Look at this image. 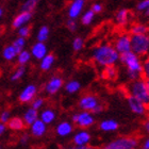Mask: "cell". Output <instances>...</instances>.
<instances>
[{"label":"cell","mask_w":149,"mask_h":149,"mask_svg":"<svg viewBox=\"0 0 149 149\" xmlns=\"http://www.w3.org/2000/svg\"><path fill=\"white\" fill-rule=\"evenodd\" d=\"M29 141V135L28 134H24L22 137H20V143L22 144V145H25V144L28 143Z\"/></svg>","instance_id":"cell-42"},{"label":"cell","mask_w":149,"mask_h":149,"mask_svg":"<svg viewBox=\"0 0 149 149\" xmlns=\"http://www.w3.org/2000/svg\"><path fill=\"white\" fill-rule=\"evenodd\" d=\"M148 32V27L142 24H136L131 27V33L132 35H146Z\"/></svg>","instance_id":"cell-23"},{"label":"cell","mask_w":149,"mask_h":149,"mask_svg":"<svg viewBox=\"0 0 149 149\" xmlns=\"http://www.w3.org/2000/svg\"><path fill=\"white\" fill-rule=\"evenodd\" d=\"M119 60L127 66L128 72L136 74L139 76H141V74L143 72V66H142V63H141L139 56H135L132 51L119 54Z\"/></svg>","instance_id":"cell-3"},{"label":"cell","mask_w":149,"mask_h":149,"mask_svg":"<svg viewBox=\"0 0 149 149\" xmlns=\"http://www.w3.org/2000/svg\"><path fill=\"white\" fill-rule=\"evenodd\" d=\"M84 3L85 2H84L83 0H74V1H72L70 6H69V9H68L69 18L74 19L80 15L81 12H82V10H83Z\"/></svg>","instance_id":"cell-13"},{"label":"cell","mask_w":149,"mask_h":149,"mask_svg":"<svg viewBox=\"0 0 149 149\" xmlns=\"http://www.w3.org/2000/svg\"><path fill=\"white\" fill-rule=\"evenodd\" d=\"M130 92L131 96L135 97L139 100H141L143 103L148 104L149 101V85L145 79H139L133 81L130 84Z\"/></svg>","instance_id":"cell-2"},{"label":"cell","mask_w":149,"mask_h":149,"mask_svg":"<svg viewBox=\"0 0 149 149\" xmlns=\"http://www.w3.org/2000/svg\"><path fill=\"white\" fill-rule=\"evenodd\" d=\"M100 129L106 132H110V131H115L118 129V123L113 119H106L100 123Z\"/></svg>","instance_id":"cell-21"},{"label":"cell","mask_w":149,"mask_h":149,"mask_svg":"<svg viewBox=\"0 0 149 149\" xmlns=\"http://www.w3.org/2000/svg\"><path fill=\"white\" fill-rule=\"evenodd\" d=\"M128 15H129V11L127 9H120L116 14V22L119 25H125L128 22Z\"/></svg>","instance_id":"cell-24"},{"label":"cell","mask_w":149,"mask_h":149,"mask_svg":"<svg viewBox=\"0 0 149 149\" xmlns=\"http://www.w3.org/2000/svg\"><path fill=\"white\" fill-rule=\"evenodd\" d=\"M31 18H32V13H28V12L19 13L18 15L14 18V20H13V22H12L13 28L19 29V28H22V27H25L26 24L30 22Z\"/></svg>","instance_id":"cell-12"},{"label":"cell","mask_w":149,"mask_h":149,"mask_svg":"<svg viewBox=\"0 0 149 149\" xmlns=\"http://www.w3.org/2000/svg\"><path fill=\"white\" fill-rule=\"evenodd\" d=\"M99 104L98 99L94 95H85L79 101V108L84 112H92Z\"/></svg>","instance_id":"cell-8"},{"label":"cell","mask_w":149,"mask_h":149,"mask_svg":"<svg viewBox=\"0 0 149 149\" xmlns=\"http://www.w3.org/2000/svg\"><path fill=\"white\" fill-rule=\"evenodd\" d=\"M30 127H31V134L35 137H42L47 131L46 125L44 124L40 119H37Z\"/></svg>","instance_id":"cell-15"},{"label":"cell","mask_w":149,"mask_h":149,"mask_svg":"<svg viewBox=\"0 0 149 149\" xmlns=\"http://www.w3.org/2000/svg\"><path fill=\"white\" fill-rule=\"evenodd\" d=\"M63 85V79L60 77H52L48 82L46 83L45 90L48 94L53 95V94L58 93L60 91V88Z\"/></svg>","instance_id":"cell-11"},{"label":"cell","mask_w":149,"mask_h":149,"mask_svg":"<svg viewBox=\"0 0 149 149\" xmlns=\"http://www.w3.org/2000/svg\"><path fill=\"white\" fill-rule=\"evenodd\" d=\"M6 124H8V127H9L11 130H14V131L22 130L26 126L24 120H22V118H20V117L10 118L9 121H8Z\"/></svg>","instance_id":"cell-19"},{"label":"cell","mask_w":149,"mask_h":149,"mask_svg":"<svg viewBox=\"0 0 149 149\" xmlns=\"http://www.w3.org/2000/svg\"><path fill=\"white\" fill-rule=\"evenodd\" d=\"M94 15H95V14L93 13V11H92V10H88L87 12H85L83 14L82 18H81V22H82L83 25H85V26L90 25L91 22H93Z\"/></svg>","instance_id":"cell-32"},{"label":"cell","mask_w":149,"mask_h":149,"mask_svg":"<svg viewBox=\"0 0 149 149\" xmlns=\"http://www.w3.org/2000/svg\"><path fill=\"white\" fill-rule=\"evenodd\" d=\"M37 1L35 0H28L26 1L22 6V12H28V13H32V11L35 9L36 6Z\"/></svg>","instance_id":"cell-31"},{"label":"cell","mask_w":149,"mask_h":149,"mask_svg":"<svg viewBox=\"0 0 149 149\" xmlns=\"http://www.w3.org/2000/svg\"><path fill=\"white\" fill-rule=\"evenodd\" d=\"M139 145V141L136 137L132 136H121L116 140L112 141L102 149H135Z\"/></svg>","instance_id":"cell-5"},{"label":"cell","mask_w":149,"mask_h":149,"mask_svg":"<svg viewBox=\"0 0 149 149\" xmlns=\"http://www.w3.org/2000/svg\"><path fill=\"white\" fill-rule=\"evenodd\" d=\"M143 149H149V140L148 139L145 141V143H144V145H143Z\"/></svg>","instance_id":"cell-46"},{"label":"cell","mask_w":149,"mask_h":149,"mask_svg":"<svg viewBox=\"0 0 149 149\" xmlns=\"http://www.w3.org/2000/svg\"><path fill=\"white\" fill-rule=\"evenodd\" d=\"M80 87H81L80 82H78V81H76V80H72V81H69L68 83H66L65 91L69 94H74V93H77L78 91L80 90Z\"/></svg>","instance_id":"cell-25"},{"label":"cell","mask_w":149,"mask_h":149,"mask_svg":"<svg viewBox=\"0 0 149 149\" xmlns=\"http://www.w3.org/2000/svg\"><path fill=\"white\" fill-rule=\"evenodd\" d=\"M94 60L98 63L99 65L102 66H112L119 60V54L114 49V47L110 45H102V46L97 47L94 50L93 54Z\"/></svg>","instance_id":"cell-1"},{"label":"cell","mask_w":149,"mask_h":149,"mask_svg":"<svg viewBox=\"0 0 149 149\" xmlns=\"http://www.w3.org/2000/svg\"><path fill=\"white\" fill-rule=\"evenodd\" d=\"M44 106V99L43 98H34L32 101V109L38 110Z\"/></svg>","instance_id":"cell-35"},{"label":"cell","mask_w":149,"mask_h":149,"mask_svg":"<svg viewBox=\"0 0 149 149\" xmlns=\"http://www.w3.org/2000/svg\"><path fill=\"white\" fill-rule=\"evenodd\" d=\"M37 93V87L34 84H29L28 86H26L22 92L19 94V101L22 103H28L33 101L35 95Z\"/></svg>","instance_id":"cell-10"},{"label":"cell","mask_w":149,"mask_h":149,"mask_svg":"<svg viewBox=\"0 0 149 149\" xmlns=\"http://www.w3.org/2000/svg\"><path fill=\"white\" fill-rule=\"evenodd\" d=\"M72 123H68V121H63V123H60L58 126H56V133L59 134L60 136H67L72 132Z\"/></svg>","instance_id":"cell-17"},{"label":"cell","mask_w":149,"mask_h":149,"mask_svg":"<svg viewBox=\"0 0 149 149\" xmlns=\"http://www.w3.org/2000/svg\"><path fill=\"white\" fill-rule=\"evenodd\" d=\"M25 70H26L25 66H18V67H17V69L14 72V74L11 76V80H12V81L19 80V79L24 76V74H25Z\"/></svg>","instance_id":"cell-33"},{"label":"cell","mask_w":149,"mask_h":149,"mask_svg":"<svg viewBox=\"0 0 149 149\" xmlns=\"http://www.w3.org/2000/svg\"><path fill=\"white\" fill-rule=\"evenodd\" d=\"M18 34L20 35V37H22V38L29 36V34H30V27H22V28H19Z\"/></svg>","instance_id":"cell-36"},{"label":"cell","mask_w":149,"mask_h":149,"mask_svg":"<svg viewBox=\"0 0 149 149\" xmlns=\"http://www.w3.org/2000/svg\"><path fill=\"white\" fill-rule=\"evenodd\" d=\"M149 37L148 35H132L131 36V51L135 56H144L148 53Z\"/></svg>","instance_id":"cell-4"},{"label":"cell","mask_w":149,"mask_h":149,"mask_svg":"<svg viewBox=\"0 0 149 149\" xmlns=\"http://www.w3.org/2000/svg\"><path fill=\"white\" fill-rule=\"evenodd\" d=\"M26 45V40L25 38H22V37H18V38H16L12 44V47L15 49V51L17 52L18 54L19 52H22V50H24V47Z\"/></svg>","instance_id":"cell-30"},{"label":"cell","mask_w":149,"mask_h":149,"mask_svg":"<svg viewBox=\"0 0 149 149\" xmlns=\"http://www.w3.org/2000/svg\"><path fill=\"white\" fill-rule=\"evenodd\" d=\"M0 149H1V146H0Z\"/></svg>","instance_id":"cell-49"},{"label":"cell","mask_w":149,"mask_h":149,"mask_svg":"<svg viewBox=\"0 0 149 149\" xmlns=\"http://www.w3.org/2000/svg\"><path fill=\"white\" fill-rule=\"evenodd\" d=\"M2 14H3V11H2V9H1V8H0V17H1V16H2Z\"/></svg>","instance_id":"cell-48"},{"label":"cell","mask_w":149,"mask_h":149,"mask_svg":"<svg viewBox=\"0 0 149 149\" xmlns=\"http://www.w3.org/2000/svg\"><path fill=\"white\" fill-rule=\"evenodd\" d=\"M148 6H149V1L148 0H144V1H141L137 4L136 9L139 11H145V10H148Z\"/></svg>","instance_id":"cell-38"},{"label":"cell","mask_w":149,"mask_h":149,"mask_svg":"<svg viewBox=\"0 0 149 149\" xmlns=\"http://www.w3.org/2000/svg\"><path fill=\"white\" fill-rule=\"evenodd\" d=\"M66 26H67L68 30H70V31H72V32H74V30H76V28H77V24H76V22H74V19H69V20H67Z\"/></svg>","instance_id":"cell-39"},{"label":"cell","mask_w":149,"mask_h":149,"mask_svg":"<svg viewBox=\"0 0 149 149\" xmlns=\"http://www.w3.org/2000/svg\"><path fill=\"white\" fill-rule=\"evenodd\" d=\"M128 104L130 107V110L136 115H144L147 111V107L145 103H143L141 100H139L135 97L129 95L128 96Z\"/></svg>","instance_id":"cell-9"},{"label":"cell","mask_w":149,"mask_h":149,"mask_svg":"<svg viewBox=\"0 0 149 149\" xmlns=\"http://www.w3.org/2000/svg\"><path fill=\"white\" fill-rule=\"evenodd\" d=\"M72 140L76 146H86L91 141V134L87 131H80L74 135Z\"/></svg>","instance_id":"cell-16"},{"label":"cell","mask_w":149,"mask_h":149,"mask_svg":"<svg viewBox=\"0 0 149 149\" xmlns=\"http://www.w3.org/2000/svg\"><path fill=\"white\" fill-rule=\"evenodd\" d=\"M72 119L78 127L83 128V129L93 126L94 121H95L92 113H90V112H84V111L80 112L78 114L72 115Z\"/></svg>","instance_id":"cell-6"},{"label":"cell","mask_w":149,"mask_h":149,"mask_svg":"<svg viewBox=\"0 0 149 149\" xmlns=\"http://www.w3.org/2000/svg\"><path fill=\"white\" fill-rule=\"evenodd\" d=\"M37 119H38V112L36 110L32 109V108H30V109H28L26 111L25 115H24V118H22L25 125H27V126H31Z\"/></svg>","instance_id":"cell-18"},{"label":"cell","mask_w":149,"mask_h":149,"mask_svg":"<svg viewBox=\"0 0 149 149\" xmlns=\"http://www.w3.org/2000/svg\"><path fill=\"white\" fill-rule=\"evenodd\" d=\"M92 11H93L94 14L95 13H100L102 11V6L100 3H94L93 6H92Z\"/></svg>","instance_id":"cell-40"},{"label":"cell","mask_w":149,"mask_h":149,"mask_svg":"<svg viewBox=\"0 0 149 149\" xmlns=\"http://www.w3.org/2000/svg\"><path fill=\"white\" fill-rule=\"evenodd\" d=\"M114 49L117 51L118 54H123V53H127L131 51V37L130 35L124 34L119 36L117 40L115 42Z\"/></svg>","instance_id":"cell-7"},{"label":"cell","mask_w":149,"mask_h":149,"mask_svg":"<svg viewBox=\"0 0 149 149\" xmlns=\"http://www.w3.org/2000/svg\"><path fill=\"white\" fill-rule=\"evenodd\" d=\"M83 47V40L81 37H76L72 42V48L74 51H80Z\"/></svg>","instance_id":"cell-34"},{"label":"cell","mask_w":149,"mask_h":149,"mask_svg":"<svg viewBox=\"0 0 149 149\" xmlns=\"http://www.w3.org/2000/svg\"><path fill=\"white\" fill-rule=\"evenodd\" d=\"M102 110H103V107L101 106V104H98V106H97L96 108H95V109L92 111V113H100V112L102 111Z\"/></svg>","instance_id":"cell-44"},{"label":"cell","mask_w":149,"mask_h":149,"mask_svg":"<svg viewBox=\"0 0 149 149\" xmlns=\"http://www.w3.org/2000/svg\"><path fill=\"white\" fill-rule=\"evenodd\" d=\"M69 149H95L94 147L90 146V145H86V146H74V147H72V148Z\"/></svg>","instance_id":"cell-43"},{"label":"cell","mask_w":149,"mask_h":149,"mask_svg":"<svg viewBox=\"0 0 149 149\" xmlns=\"http://www.w3.org/2000/svg\"><path fill=\"white\" fill-rule=\"evenodd\" d=\"M144 127H145V130L148 132V131H149V123H148V121H145V124H144Z\"/></svg>","instance_id":"cell-47"},{"label":"cell","mask_w":149,"mask_h":149,"mask_svg":"<svg viewBox=\"0 0 149 149\" xmlns=\"http://www.w3.org/2000/svg\"><path fill=\"white\" fill-rule=\"evenodd\" d=\"M40 120L43 121L45 125H49L51 124L54 119H56V112L51 109H46L44 110L42 113H40Z\"/></svg>","instance_id":"cell-20"},{"label":"cell","mask_w":149,"mask_h":149,"mask_svg":"<svg viewBox=\"0 0 149 149\" xmlns=\"http://www.w3.org/2000/svg\"><path fill=\"white\" fill-rule=\"evenodd\" d=\"M6 130V126L2 123H0V135H2Z\"/></svg>","instance_id":"cell-45"},{"label":"cell","mask_w":149,"mask_h":149,"mask_svg":"<svg viewBox=\"0 0 149 149\" xmlns=\"http://www.w3.org/2000/svg\"><path fill=\"white\" fill-rule=\"evenodd\" d=\"M10 119V112L9 111H3L0 114V123L6 125V123H8Z\"/></svg>","instance_id":"cell-37"},{"label":"cell","mask_w":149,"mask_h":149,"mask_svg":"<svg viewBox=\"0 0 149 149\" xmlns=\"http://www.w3.org/2000/svg\"><path fill=\"white\" fill-rule=\"evenodd\" d=\"M142 66H143V72L145 74V76L148 77V74H149V62H148V60L145 61Z\"/></svg>","instance_id":"cell-41"},{"label":"cell","mask_w":149,"mask_h":149,"mask_svg":"<svg viewBox=\"0 0 149 149\" xmlns=\"http://www.w3.org/2000/svg\"><path fill=\"white\" fill-rule=\"evenodd\" d=\"M104 72V78L106 79H110V80H115L117 77V69L114 65L112 66H107Z\"/></svg>","instance_id":"cell-28"},{"label":"cell","mask_w":149,"mask_h":149,"mask_svg":"<svg viewBox=\"0 0 149 149\" xmlns=\"http://www.w3.org/2000/svg\"><path fill=\"white\" fill-rule=\"evenodd\" d=\"M54 60H56V58H54V56H53L52 53H47L46 56L42 59V62H40V69L44 70V72L49 70V69L51 68L52 64L54 63Z\"/></svg>","instance_id":"cell-22"},{"label":"cell","mask_w":149,"mask_h":149,"mask_svg":"<svg viewBox=\"0 0 149 149\" xmlns=\"http://www.w3.org/2000/svg\"><path fill=\"white\" fill-rule=\"evenodd\" d=\"M48 36H49V28L47 26L40 27V29L38 30V33H37V40H38V43H44L48 38Z\"/></svg>","instance_id":"cell-29"},{"label":"cell","mask_w":149,"mask_h":149,"mask_svg":"<svg viewBox=\"0 0 149 149\" xmlns=\"http://www.w3.org/2000/svg\"><path fill=\"white\" fill-rule=\"evenodd\" d=\"M31 56H33L35 59L42 60L44 56L47 54V47L45 45V43H35L31 48Z\"/></svg>","instance_id":"cell-14"},{"label":"cell","mask_w":149,"mask_h":149,"mask_svg":"<svg viewBox=\"0 0 149 149\" xmlns=\"http://www.w3.org/2000/svg\"><path fill=\"white\" fill-rule=\"evenodd\" d=\"M2 56L6 61H11V60H13L17 56V52H16L15 49L12 47V45H11V46L4 47V49L2 51Z\"/></svg>","instance_id":"cell-26"},{"label":"cell","mask_w":149,"mask_h":149,"mask_svg":"<svg viewBox=\"0 0 149 149\" xmlns=\"http://www.w3.org/2000/svg\"><path fill=\"white\" fill-rule=\"evenodd\" d=\"M30 59H31V54L27 50H22V52H19L17 54V61H18L20 66H24L25 64H27L30 61Z\"/></svg>","instance_id":"cell-27"}]
</instances>
